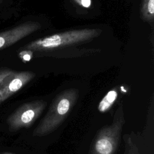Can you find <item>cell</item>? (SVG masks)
Masks as SVG:
<instances>
[{
  "label": "cell",
  "instance_id": "10",
  "mask_svg": "<svg viewBox=\"0 0 154 154\" xmlns=\"http://www.w3.org/2000/svg\"><path fill=\"white\" fill-rule=\"evenodd\" d=\"M14 73V71L8 69H2L0 70V88Z\"/></svg>",
  "mask_w": 154,
  "mask_h": 154
},
{
  "label": "cell",
  "instance_id": "9",
  "mask_svg": "<svg viewBox=\"0 0 154 154\" xmlns=\"http://www.w3.org/2000/svg\"><path fill=\"white\" fill-rule=\"evenodd\" d=\"M123 154H140L135 143L130 137L125 139V150Z\"/></svg>",
  "mask_w": 154,
  "mask_h": 154
},
{
  "label": "cell",
  "instance_id": "5",
  "mask_svg": "<svg viewBox=\"0 0 154 154\" xmlns=\"http://www.w3.org/2000/svg\"><path fill=\"white\" fill-rule=\"evenodd\" d=\"M40 27V23L28 21L10 29L0 32V51L30 35L39 29Z\"/></svg>",
  "mask_w": 154,
  "mask_h": 154
},
{
  "label": "cell",
  "instance_id": "1",
  "mask_svg": "<svg viewBox=\"0 0 154 154\" xmlns=\"http://www.w3.org/2000/svg\"><path fill=\"white\" fill-rule=\"evenodd\" d=\"M79 96L76 88L65 90L53 100L49 111L33 131V135L42 137L54 131L67 118Z\"/></svg>",
  "mask_w": 154,
  "mask_h": 154
},
{
  "label": "cell",
  "instance_id": "3",
  "mask_svg": "<svg viewBox=\"0 0 154 154\" xmlns=\"http://www.w3.org/2000/svg\"><path fill=\"white\" fill-rule=\"evenodd\" d=\"M96 29H81L64 31L41 38L28 43L25 50L30 51H49L90 40L99 35Z\"/></svg>",
  "mask_w": 154,
  "mask_h": 154
},
{
  "label": "cell",
  "instance_id": "11",
  "mask_svg": "<svg viewBox=\"0 0 154 154\" xmlns=\"http://www.w3.org/2000/svg\"><path fill=\"white\" fill-rule=\"evenodd\" d=\"M32 52L28 50H25L19 53L20 58L24 62L29 61L32 57Z\"/></svg>",
  "mask_w": 154,
  "mask_h": 154
},
{
  "label": "cell",
  "instance_id": "2",
  "mask_svg": "<svg viewBox=\"0 0 154 154\" xmlns=\"http://www.w3.org/2000/svg\"><path fill=\"white\" fill-rule=\"evenodd\" d=\"M125 123V118L121 104L114 112L111 124L102 127L97 131L89 154H116Z\"/></svg>",
  "mask_w": 154,
  "mask_h": 154
},
{
  "label": "cell",
  "instance_id": "13",
  "mask_svg": "<svg viewBox=\"0 0 154 154\" xmlns=\"http://www.w3.org/2000/svg\"><path fill=\"white\" fill-rule=\"evenodd\" d=\"M1 154H13V153H9V152H5V153H2Z\"/></svg>",
  "mask_w": 154,
  "mask_h": 154
},
{
  "label": "cell",
  "instance_id": "12",
  "mask_svg": "<svg viewBox=\"0 0 154 154\" xmlns=\"http://www.w3.org/2000/svg\"><path fill=\"white\" fill-rule=\"evenodd\" d=\"M78 5L85 8H88L91 5V0H74Z\"/></svg>",
  "mask_w": 154,
  "mask_h": 154
},
{
  "label": "cell",
  "instance_id": "14",
  "mask_svg": "<svg viewBox=\"0 0 154 154\" xmlns=\"http://www.w3.org/2000/svg\"><path fill=\"white\" fill-rule=\"evenodd\" d=\"M2 97H1V94H0V103L2 102Z\"/></svg>",
  "mask_w": 154,
  "mask_h": 154
},
{
  "label": "cell",
  "instance_id": "4",
  "mask_svg": "<svg viewBox=\"0 0 154 154\" xmlns=\"http://www.w3.org/2000/svg\"><path fill=\"white\" fill-rule=\"evenodd\" d=\"M47 105L43 100L25 103L19 106L7 119V125L11 131L31 126L38 118Z\"/></svg>",
  "mask_w": 154,
  "mask_h": 154
},
{
  "label": "cell",
  "instance_id": "6",
  "mask_svg": "<svg viewBox=\"0 0 154 154\" xmlns=\"http://www.w3.org/2000/svg\"><path fill=\"white\" fill-rule=\"evenodd\" d=\"M35 74L29 71L15 72L9 77L4 84L0 88L2 101H4L14 94L31 81Z\"/></svg>",
  "mask_w": 154,
  "mask_h": 154
},
{
  "label": "cell",
  "instance_id": "8",
  "mask_svg": "<svg viewBox=\"0 0 154 154\" xmlns=\"http://www.w3.org/2000/svg\"><path fill=\"white\" fill-rule=\"evenodd\" d=\"M141 13L142 18L144 21L153 22L154 17V0H143Z\"/></svg>",
  "mask_w": 154,
  "mask_h": 154
},
{
  "label": "cell",
  "instance_id": "7",
  "mask_svg": "<svg viewBox=\"0 0 154 154\" xmlns=\"http://www.w3.org/2000/svg\"><path fill=\"white\" fill-rule=\"evenodd\" d=\"M118 93L119 88L117 87H115L108 91L100 102L98 105V110L100 112H105L108 111L117 100Z\"/></svg>",
  "mask_w": 154,
  "mask_h": 154
},
{
  "label": "cell",
  "instance_id": "15",
  "mask_svg": "<svg viewBox=\"0 0 154 154\" xmlns=\"http://www.w3.org/2000/svg\"><path fill=\"white\" fill-rule=\"evenodd\" d=\"M4 1V0H0V3H1L2 1Z\"/></svg>",
  "mask_w": 154,
  "mask_h": 154
}]
</instances>
